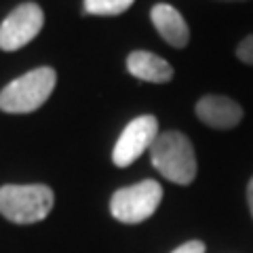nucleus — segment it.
I'll use <instances>...</instances> for the list:
<instances>
[{
    "mask_svg": "<svg viewBox=\"0 0 253 253\" xmlns=\"http://www.w3.org/2000/svg\"><path fill=\"white\" fill-rule=\"evenodd\" d=\"M150 158L156 171L173 184L188 186L196 177V154L192 141L179 131L158 133L150 148Z\"/></svg>",
    "mask_w": 253,
    "mask_h": 253,
    "instance_id": "f257e3e1",
    "label": "nucleus"
},
{
    "mask_svg": "<svg viewBox=\"0 0 253 253\" xmlns=\"http://www.w3.org/2000/svg\"><path fill=\"white\" fill-rule=\"evenodd\" d=\"M55 81H57V74L53 68H36L15 78L0 91V110L9 114L34 112L51 97Z\"/></svg>",
    "mask_w": 253,
    "mask_h": 253,
    "instance_id": "f03ea898",
    "label": "nucleus"
},
{
    "mask_svg": "<svg viewBox=\"0 0 253 253\" xmlns=\"http://www.w3.org/2000/svg\"><path fill=\"white\" fill-rule=\"evenodd\" d=\"M53 190L44 184L2 186L0 188V213L13 224H36L53 209Z\"/></svg>",
    "mask_w": 253,
    "mask_h": 253,
    "instance_id": "7ed1b4c3",
    "label": "nucleus"
},
{
    "mask_svg": "<svg viewBox=\"0 0 253 253\" xmlns=\"http://www.w3.org/2000/svg\"><path fill=\"white\" fill-rule=\"evenodd\" d=\"M163 201V188L154 179H144L135 186L116 190L110 201V211L114 219L123 224H139L154 215Z\"/></svg>",
    "mask_w": 253,
    "mask_h": 253,
    "instance_id": "20e7f679",
    "label": "nucleus"
},
{
    "mask_svg": "<svg viewBox=\"0 0 253 253\" xmlns=\"http://www.w3.org/2000/svg\"><path fill=\"white\" fill-rule=\"evenodd\" d=\"M44 26V13L34 2H23L0 23V49L17 51L34 41Z\"/></svg>",
    "mask_w": 253,
    "mask_h": 253,
    "instance_id": "39448f33",
    "label": "nucleus"
},
{
    "mask_svg": "<svg viewBox=\"0 0 253 253\" xmlns=\"http://www.w3.org/2000/svg\"><path fill=\"white\" fill-rule=\"evenodd\" d=\"M156 137H158V121L154 116L144 114L133 118L123 129L121 137L116 139V146L112 150L114 165L116 167H129L148 148H152Z\"/></svg>",
    "mask_w": 253,
    "mask_h": 253,
    "instance_id": "423d86ee",
    "label": "nucleus"
},
{
    "mask_svg": "<svg viewBox=\"0 0 253 253\" xmlns=\"http://www.w3.org/2000/svg\"><path fill=\"white\" fill-rule=\"evenodd\" d=\"M194 110L201 123L213 129H232L243 121V108L226 95H205Z\"/></svg>",
    "mask_w": 253,
    "mask_h": 253,
    "instance_id": "0eeeda50",
    "label": "nucleus"
},
{
    "mask_svg": "<svg viewBox=\"0 0 253 253\" xmlns=\"http://www.w3.org/2000/svg\"><path fill=\"white\" fill-rule=\"evenodd\" d=\"M150 17H152L154 28L158 30L165 41L171 46H186L190 41V30L186 19L181 17V13L177 9H173L171 4H156L152 11H150Z\"/></svg>",
    "mask_w": 253,
    "mask_h": 253,
    "instance_id": "6e6552de",
    "label": "nucleus"
},
{
    "mask_svg": "<svg viewBox=\"0 0 253 253\" xmlns=\"http://www.w3.org/2000/svg\"><path fill=\"white\" fill-rule=\"evenodd\" d=\"M126 70L139 81L156 84L169 83L173 78V68L169 66V61H165L161 55L150 51H133L126 57Z\"/></svg>",
    "mask_w": 253,
    "mask_h": 253,
    "instance_id": "1a4fd4ad",
    "label": "nucleus"
},
{
    "mask_svg": "<svg viewBox=\"0 0 253 253\" xmlns=\"http://www.w3.org/2000/svg\"><path fill=\"white\" fill-rule=\"evenodd\" d=\"M135 0H84V13L89 15H121L125 13Z\"/></svg>",
    "mask_w": 253,
    "mask_h": 253,
    "instance_id": "9d476101",
    "label": "nucleus"
},
{
    "mask_svg": "<svg viewBox=\"0 0 253 253\" xmlns=\"http://www.w3.org/2000/svg\"><path fill=\"white\" fill-rule=\"evenodd\" d=\"M236 57L243 63H247V66H253V34L243 38L241 44L236 46Z\"/></svg>",
    "mask_w": 253,
    "mask_h": 253,
    "instance_id": "9b49d317",
    "label": "nucleus"
},
{
    "mask_svg": "<svg viewBox=\"0 0 253 253\" xmlns=\"http://www.w3.org/2000/svg\"><path fill=\"white\" fill-rule=\"evenodd\" d=\"M171 253H205V245L201 241H188L184 245H179V247Z\"/></svg>",
    "mask_w": 253,
    "mask_h": 253,
    "instance_id": "f8f14e48",
    "label": "nucleus"
},
{
    "mask_svg": "<svg viewBox=\"0 0 253 253\" xmlns=\"http://www.w3.org/2000/svg\"><path fill=\"white\" fill-rule=\"evenodd\" d=\"M247 203H249V209H251V215H253V177L247 184Z\"/></svg>",
    "mask_w": 253,
    "mask_h": 253,
    "instance_id": "ddd939ff",
    "label": "nucleus"
},
{
    "mask_svg": "<svg viewBox=\"0 0 253 253\" xmlns=\"http://www.w3.org/2000/svg\"><path fill=\"white\" fill-rule=\"evenodd\" d=\"M226 2H243V0H226Z\"/></svg>",
    "mask_w": 253,
    "mask_h": 253,
    "instance_id": "4468645a",
    "label": "nucleus"
}]
</instances>
